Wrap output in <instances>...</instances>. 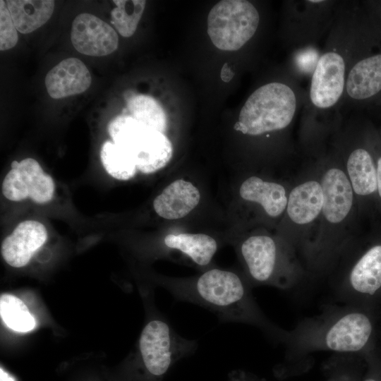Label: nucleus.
Wrapping results in <instances>:
<instances>
[{
	"mask_svg": "<svg viewBox=\"0 0 381 381\" xmlns=\"http://www.w3.org/2000/svg\"><path fill=\"white\" fill-rule=\"evenodd\" d=\"M55 193L53 179L32 158L13 161L2 182V193L11 201L30 198L37 204L50 202Z\"/></svg>",
	"mask_w": 381,
	"mask_h": 381,
	"instance_id": "11",
	"label": "nucleus"
},
{
	"mask_svg": "<svg viewBox=\"0 0 381 381\" xmlns=\"http://www.w3.org/2000/svg\"><path fill=\"white\" fill-rule=\"evenodd\" d=\"M351 354H336L323 365L325 381H361L357 365Z\"/></svg>",
	"mask_w": 381,
	"mask_h": 381,
	"instance_id": "26",
	"label": "nucleus"
},
{
	"mask_svg": "<svg viewBox=\"0 0 381 381\" xmlns=\"http://www.w3.org/2000/svg\"><path fill=\"white\" fill-rule=\"evenodd\" d=\"M131 116L144 125L164 133L167 117L162 106L153 97L136 95L128 100Z\"/></svg>",
	"mask_w": 381,
	"mask_h": 381,
	"instance_id": "23",
	"label": "nucleus"
},
{
	"mask_svg": "<svg viewBox=\"0 0 381 381\" xmlns=\"http://www.w3.org/2000/svg\"><path fill=\"white\" fill-rule=\"evenodd\" d=\"M197 341L179 335L162 318H154L144 327L138 341V353L145 372L161 380L177 361L193 354Z\"/></svg>",
	"mask_w": 381,
	"mask_h": 381,
	"instance_id": "8",
	"label": "nucleus"
},
{
	"mask_svg": "<svg viewBox=\"0 0 381 381\" xmlns=\"http://www.w3.org/2000/svg\"><path fill=\"white\" fill-rule=\"evenodd\" d=\"M71 40L80 53L102 56L111 54L118 47L116 31L108 23L90 13H80L73 20Z\"/></svg>",
	"mask_w": 381,
	"mask_h": 381,
	"instance_id": "14",
	"label": "nucleus"
},
{
	"mask_svg": "<svg viewBox=\"0 0 381 381\" xmlns=\"http://www.w3.org/2000/svg\"><path fill=\"white\" fill-rule=\"evenodd\" d=\"M116 7L111 12V22L124 37L132 36L145 10L144 0H114Z\"/></svg>",
	"mask_w": 381,
	"mask_h": 381,
	"instance_id": "25",
	"label": "nucleus"
},
{
	"mask_svg": "<svg viewBox=\"0 0 381 381\" xmlns=\"http://www.w3.org/2000/svg\"><path fill=\"white\" fill-rule=\"evenodd\" d=\"M322 204V187L315 163L292 183L284 214L277 225V234L296 252L303 265L315 234Z\"/></svg>",
	"mask_w": 381,
	"mask_h": 381,
	"instance_id": "6",
	"label": "nucleus"
},
{
	"mask_svg": "<svg viewBox=\"0 0 381 381\" xmlns=\"http://www.w3.org/2000/svg\"><path fill=\"white\" fill-rule=\"evenodd\" d=\"M108 131L112 141L133 157L142 173L151 174L164 168L172 157V145L168 138L131 116L116 117Z\"/></svg>",
	"mask_w": 381,
	"mask_h": 381,
	"instance_id": "7",
	"label": "nucleus"
},
{
	"mask_svg": "<svg viewBox=\"0 0 381 381\" xmlns=\"http://www.w3.org/2000/svg\"><path fill=\"white\" fill-rule=\"evenodd\" d=\"M200 193L192 183L177 179L167 186L153 201V208L161 217L178 219L186 217L198 205Z\"/></svg>",
	"mask_w": 381,
	"mask_h": 381,
	"instance_id": "19",
	"label": "nucleus"
},
{
	"mask_svg": "<svg viewBox=\"0 0 381 381\" xmlns=\"http://www.w3.org/2000/svg\"><path fill=\"white\" fill-rule=\"evenodd\" d=\"M100 159L106 171L117 180H129L134 177L138 170L133 157L113 141L104 143Z\"/></svg>",
	"mask_w": 381,
	"mask_h": 381,
	"instance_id": "22",
	"label": "nucleus"
},
{
	"mask_svg": "<svg viewBox=\"0 0 381 381\" xmlns=\"http://www.w3.org/2000/svg\"><path fill=\"white\" fill-rule=\"evenodd\" d=\"M294 82H270L257 88L242 107L234 129L252 137L287 131L303 101Z\"/></svg>",
	"mask_w": 381,
	"mask_h": 381,
	"instance_id": "5",
	"label": "nucleus"
},
{
	"mask_svg": "<svg viewBox=\"0 0 381 381\" xmlns=\"http://www.w3.org/2000/svg\"><path fill=\"white\" fill-rule=\"evenodd\" d=\"M339 263L345 266L338 293L346 303L357 296H373L381 289V244L370 246L351 262L341 259Z\"/></svg>",
	"mask_w": 381,
	"mask_h": 381,
	"instance_id": "13",
	"label": "nucleus"
},
{
	"mask_svg": "<svg viewBox=\"0 0 381 381\" xmlns=\"http://www.w3.org/2000/svg\"><path fill=\"white\" fill-rule=\"evenodd\" d=\"M0 314L6 326L16 332H27L33 329L36 325L35 320L26 305L12 294H1Z\"/></svg>",
	"mask_w": 381,
	"mask_h": 381,
	"instance_id": "24",
	"label": "nucleus"
},
{
	"mask_svg": "<svg viewBox=\"0 0 381 381\" xmlns=\"http://www.w3.org/2000/svg\"><path fill=\"white\" fill-rule=\"evenodd\" d=\"M330 42L320 54L311 75L309 100L318 110L333 109L344 97L346 78L350 63L349 42Z\"/></svg>",
	"mask_w": 381,
	"mask_h": 381,
	"instance_id": "10",
	"label": "nucleus"
},
{
	"mask_svg": "<svg viewBox=\"0 0 381 381\" xmlns=\"http://www.w3.org/2000/svg\"><path fill=\"white\" fill-rule=\"evenodd\" d=\"M381 91V54L349 65L344 97L350 101L371 98Z\"/></svg>",
	"mask_w": 381,
	"mask_h": 381,
	"instance_id": "18",
	"label": "nucleus"
},
{
	"mask_svg": "<svg viewBox=\"0 0 381 381\" xmlns=\"http://www.w3.org/2000/svg\"><path fill=\"white\" fill-rule=\"evenodd\" d=\"M317 164L323 204L314 238L303 260L308 274L320 275L334 269L354 239L356 200L340 158L333 152Z\"/></svg>",
	"mask_w": 381,
	"mask_h": 381,
	"instance_id": "1",
	"label": "nucleus"
},
{
	"mask_svg": "<svg viewBox=\"0 0 381 381\" xmlns=\"http://www.w3.org/2000/svg\"><path fill=\"white\" fill-rule=\"evenodd\" d=\"M52 0H8L6 5L20 33L28 34L45 24L54 10Z\"/></svg>",
	"mask_w": 381,
	"mask_h": 381,
	"instance_id": "21",
	"label": "nucleus"
},
{
	"mask_svg": "<svg viewBox=\"0 0 381 381\" xmlns=\"http://www.w3.org/2000/svg\"><path fill=\"white\" fill-rule=\"evenodd\" d=\"M91 83L90 71L77 58L62 60L45 77L47 91L54 99L80 94L88 89Z\"/></svg>",
	"mask_w": 381,
	"mask_h": 381,
	"instance_id": "17",
	"label": "nucleus"
},
{
	"mask_svg": "<svg viewBox=\"0 0 381 381\" xmlns=\"http://www.w3.org/2000/svg\"><path fill=\"white\" fill-rule=\"evenodd\" d=\"M339 133L334 150L340 158L358 207L362 200L377 193L375 160L367 148L351 141L346 131Z\"/></svg>",
	"mask_w": 381,
	"mask_h": 381,
	"instance_id": "12",
	"label": "nucleus"
},
{
	"mask_svg": "<svg viewBox=\"0 0 381 381\" xmlns=\"http://www.w3.org/2000/svg\"><path fill=\"white\" fill-rule=\"evenodd\" d=\"M45 226L36 220L20 222L3 241L1 255L6 262L13 267L25 266L47 239Z\"/></svg>",
	"mask_w": 381,
	"mask_h": 381,
	"instance_id": "16",
	"label": "nucleus"
},
{
	"mask_svg": "<svg viewBox=\"0 0 381 381\" xmlns=\"http://www.w3.org/2000/svg\"><path fill=\"white\" fill-rule=\"evenodd\" d=\"M291 184L264 179L258 176L246 178L239 188L241 198L260 208L268 219L282 220Z\"/></svg>",
	"mask_w": 381,
	"mask_h": 381,
	"instance_id": "15",
	"label": "nucleus"
},
{
	"mask_svg": "<svg viewBox=\"0 0 381 381\" xmlns=\"http://www.w3.org/2000/svg\"><path fill=\"white\" fill-rule=\"evenodd\" d=\"M376 170H377V194L379 198L381 200V155L375 160Z\"/></svg>",
	"mask_w": 381,
	"mask_h": 381,
	"instance_id": "30",
	"label": "nucleus"
},
{
	"mask_svg": "<svg viewBox=\"0 0 381 381\" xmlns=\"http://www.w3.org/2000/svg\"><path fill=\"white\" fill-rule=\"evenodd\" d=\"M226 381H266L256 375L242 369H236L228 373Z\"/></svg>",
	"mask_w": 381,
	"mask_h": 381,
	"instance_id": "28",
	"label": "nucleus"
},
{
	"mask_svg": "<svg viewBox=\"0 0 381 381\" xmlns=\"http://www.w3.org/2000/svg\"><path fill=\"white\" fill-rule=\"evenodd\" d=\"M220 75L224 82L228 83L233 78L234 73L231 70L228 64L225 63L222 66Z\"/></svg>",
	"mask_w": 381,
	"mask_h": 381,
	"instance_id": "29",
	"label": "nucleus"
},
{
	"mask_svg": "<svg viewBox=\"0 0 381 381\" xmlns=\"http://www.w3.org/2000/svg\"><path fill=\"white\" fill-rule=\"evenodd\" d=\"M373 323L367 314L350 303L327 306L291 330L282 329L279 341L286 345L285 361L277 373L291 375L305 369L306 358L319 351L355 355L368 345Z\"/></svg>",
	"mask_w": 381,
	"mask_h": 381,
	"instance_id": "2",
	"label": "nucleus"
},
{
	"mask_svg": "<svg viewBox=\"0 0 381 381\" xmlns=\"http://www.w3.org/2000/svg\"><path fill=\"white\" fill-rule=\"evenodd\" d=\"M17 29L13 23L7 5L0 1V49L6 51L13 48L18 42Z\"/></svg>",
	"mask_w": 381,
	"mask_h": 381,
	"instance_id": "27",
	"label": "nucleus"
},
{
	"mask_svg": "<svg viewBox=\"0 0 381 381\" xmlns=\"http://www.w3.org/2000/svg\"><path fill=\"white\" fill-rule=\"evenodd\" d=\"M164 284L179 301L202 306L224 322L256 326L278 340L282 329L265 317L253 297L252 286L235 272L212 268L193 278L171 279Z\"/></svg>",
	"mask_w": 381,
	"mask_h": 381,
	"instance_id": "3",
	"label": "nucleus"
},
{
	"mask_svg": "<svg viewBox=\"0 0 381 381\" xmlns=\"http://www.w3.org/2000/svg\"><path fill=\"white\" fill-rule=\"evenodd\" d=\"M238 253L252 286L289 289L308 274L296 252L277 234L253 233L241 241Z\"/></svg>",
	"mask_w": 381,
	"mask_h": 381,
	"instance_id": "4",
	"label": "nucleus"
},
{
	"mask_svg": "<svg viewBox=\"0 0 381 381\" xmlns=\"http://www.w3.org/2000/svg\"><path fill=\"white\" fill-rule=\"evenodd\" d=\"M361 381H381V377L379 375H375L372 373L367 375Z\"/></svg>",
	"mask_w": 381,
	"mask_h": 381,
	"instance_id": "32",
	"label": "nucleus"
},
{
	"mask_svg": "<svg viewBox=\"0 0 381 381\" xmlns=\"http://www.w3.org/2000/svg\"><path fill=\"white\" fill-rule=\"evenodd\" d=\"M167 248L177 250L200 267L207 266L218 249L217 241L205 234H170L164 238Z\"/></svg>",
	"mask_w": 381,
	"mask_h": 381,
	"instance_id": "20",
	"label": "nucleus"
},
{
	"mask_svg": "<svg viewBox=\"0 0 381 381\" xmlns=\"http://www.w3.org/2000/svg\"><path fill=\"white\" fill-rule=\"evenodd\" d=\"M1 381H16L15 379L7 373L2 368H0Z\"/></svg>",
	"mask_w": 381,
	"mask_h": 381,
	"instance_id": "31",
	"label": "nucleus"
},
{
	"mask_svg": "<svg viewBox=\"0 0 381 381\" xmlns=\"http://www.w3.org/2000/svg\"><path fill=\"white\" fill-rule=\"evenodd\" d=\"M260 14L246 0H223L216 4L207 16V34L213 44L224 51H236L255 34Z\"/></svg>",
	"mask_w": 381,
	"mask_h": 381,
	"instance_id": "9",
	"label": "nucleus"
}]
</instances>
